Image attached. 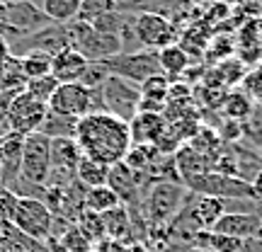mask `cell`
Wrapping results in <instances>:
<instances>
[{"mask_svg":"<svg viewBox=\"0 0 262 252\" xmlns=\"http://www.w3.org/2000/svg\"><path fill=\"white\" fill-rule=\"evenodd\" d=\"M73 139L85 158L104 165L122 163L131 146L129 124L110 112H93L80 117L75 122Z\"/></svg>","mask_w":262,"mask_h":252,"instance_id":"obj_1","label":"cell"},{"mask_svg":"<svg viewBox=\"0 0 262 252\" xmlns=\"http://www.w3.org/2000/svg\"><path fill=\"white\" fill-rule=\"evenodd\" d=\"M51 175V139L44 133H29L22 141V163H19V187L15 194H22V187L44 189Z\"/></svg>","mask_w":262,"mask_h":252,"instance_id":"obj_2","label":"cell"},{"mask_svg":"<svg viewBox=\"0 0 262 252\" xmlns=\"http://www.w3.org/2000/svg\"><path fill=\"white\" fill-rule=\"evenodd\" d=\"M185 199H187V189H185L182 182L158 179L143 194L141 211L146 216L148 225H168L175 218V214L182 209Z\"/></svg>","mask_w":262,"mask_h":252,"instance_id":"obj_3","label":"cell"},{"mask_svg":"<svg viewBox=\"0 0 262 252\" xmlns=\"http://www.w3.org/2000/svg\"><path fill=\"white\" fill-rule=\"evenodd\" d=\"M47 107L49 112L68 117V119H80L85 114L104 112L100 90H90L80 83H58Z\"/></svg>","mask_w":262,"mask_h":252,"instance_id":"obj_4","label":"cell"},{"mask_svg":"<svg viewBox=\"0 0 262 252\" xmlns=\"http://www.w3.org/2000/svg\"><path fill=\"white\" fill-rule=\"evenodd\" d=\"M66 29H68L71 49H75L85 61H107V58L122 54V41L119 39L97 32L93 25H88L83 19L68 22Z\"/></svg>","mask_w":262,"mask_h":252,"instance_id":"obj_5","label":"cell"},{"mask_svg":"<svg viewBox=\"0 0 262 252\" xmlns=\"http://www.w3.org/2000/svg\"><path fill=\"white\" fill-rule=\"evenodd\" d=\"M187 192L196 196H219V199H250L257 201L253 192V185L248 179L233 177V175H224V172H216V170H206L202 175H194L182 182Z\"/></svg>","mask_w":262,"mask_h":252,"instance_id":"obj_6","label":"cell"},{"mask_svg":"<svg viewBox=\"0 0 262 252\" xmlns=\"http://www.w3.org/2000/svg\"><path fill=\"white\" fill-rule=\"evenodd\" d=\"M12 225L19 233H25L32 240H49L51 231H54V214L39 196H19L15 216H12Z\"/></svg>","mask_w":262,"mask_h":252,"instance_id":"obj_7","label":"cell"},{"mask_svg":"<svg viewBox=\"0 0 262 252\" xmlns=\"http://www.w3.org/2000/svg\"><path fill=\"white\" fill-rule=\"evenodd\" d=\"M134 34H136L141 49L160 51L168 44H175L180 32L170 17L160 15L156 10H143V12L134 15Z\"/></svg>","mask_w":262,"mask_h":252,"instance_id":"obj_8","label":"cell"},{"mask_svg":"<svg viewBox=\"0 0 262 252\" xmlns=\"http://www.w3.org/2000/svg\"><path fill=\"white\" fill-rule=\"evenodd\" d=\"M110 75L124 78L134 85H141L143 80H148L150 75L160 73V63H158V51H150V49H139V51H124L117 56L107 58L104 61Z\"/></svg>","mask_w":262,"mask_h":252,"instance_id":"obj_9","label":"cell"},{"mask_svg":"<svg viewBox=\"0 0 262 252\" xmlns=\"http://www.w3.org/2000/svg\"><path fill=\"white\" fill-rule=\"evenodd\" d=\"M100 95H102L104 112L119 117L122 122L129 124L139 114V102H141L139 85L129 83L124 78H117V75H110L104 80V85L100 87Z\"/></svg>","mask_w":262,"mask_h":252,"instance_id":"obj_10","label":"cell"},{"mask_svg":"<svg viewBox=\"0 0 262 252\" xmlns=\"http://www.w3.org/2000/svg\"><path fill=\"white\" fill-rule=\"evenodd\" d=\"M47 114H49L47 104L34 100L25 90H19L12 97V102H10V129H12V133H17V136L37 133L41 129L44 119H47Z\"/></svg>","mask_w":262,"mask_h":252,"instance_id":"obj_11","label":"cell"},{"mask_svg":"<svg viewBox=\"0 0 262 252\" xmlns=\"http://www.w3.org/2000/svg\"><path fill=\"white\" fill-rule=\"evenodd\" d=\"M143 175L129 170L124 163H114L110 165V177H107V187L119 196L126 209H141L143 201Z\"/></svg>","mask_w":262,"mask_h":252,"instance_id":"obj_12","label":"cell"},{"mask_svg":"<svg viewBox=\"0 0 262 252\" xmlns=\"http://www.w3.org/2000/svg\"><path fill=\"white\" fill-rule=\"evenodd\" d=\"M51 22L49 17L41 12L34 0H27V3H15V5H5V15H3V27L12 29L15 34L25 37V34H32L37 29L49 27Z\"/></svg>","mask_w":262,"mask_h":252,"instance_id":"obj_13","label":"cell"},{"mask_svg":"<svg viewBox=\"0 0 262 252\" xmlns=\"http://www.w3.org/2000/svg\"><path fill=\"white\" fill-rule=\"evenodd\" d=\"M22 141L25 136L10 133L0 143V187L15 189L19 187V163H22Z\"/></svg>","mask_w":262,"mask_h":252,"instance_id":"obj_14","label":"cell"},{"mask_svg":"<svg viewBox=\"0 0 262 252\" xmlns=\"http://www.w3.org/2000/svg\"><path fill=\"white\" fill-rule=\"evenodd\" d=\"M262 225V209L253 214H238V211H226L219 221L214 223V233L233 235V238H250L260 233Z\"/></svg>","mask_w":262,"mask_h":252,"instance_id":"obj_15","label":"cell"},{"mask_svg":"<svg viewBox=\"0 0 262 252\" xmlns=\"http://www.w3.org/2000/svg\"><path fill=\"white\" fill-rule=\"evenodd\" d=\"M165 129H168V122L163 119V114L139 112L129 122L131 143H156Z\"/></svg>","mask_w":262,"mask_h":252,"instance_id":"obj_16","label":"cell"},{"mask_svg":"<svg viewBox=\"0 0 262 252\" xmlns=\"http://www.w3.org/2000/svg\"><path fill=\"white\" fill-rule=\"evenodd\" d=\"M85 65H88V61L75 49H63L51 56V75L58 83H78Z\"/></svg>","mask_w":262,"mask_h":252,"instance_id":"obj_17","label":"cell"},{"mask_svg":"<svg viewBox=\"0 0 262 252\" xmlns=\"http://www.w3.org/2000/svg\"><path fill=\"white\" fill-rule=\"evenodd\" d=\"M194 58H189V54L180 47L178 41L175 44H168L158 51V63H160V73L168 78L170 83L175 80H182V75L187 73V68L192 65Z\"/></svg>","mask_w":262,"mask_h":252,"instance_id":"obj_18","label":"cell"},{"mask_svg":"<svg viewBox=\"0 0 262 252\" xmlns=\"http://www.w3.org/2000/svg\"><path fill=\"white\" fill-rule=\"evenodd\" d=\"M189 204L196 216V223L202 225V231H211L214 223L228 211V204L219 196H196L189 192Z\"/></svg>","mask_w":262,"mask_h":252,"instance_id":"obj_19","label":"cell"},{"mask_svg":"<svg viewBox=\"0 0 262 252\" xmlns=\"http://www.w3.org/2000/svg\"><path fill=\"white\" fill-rule=\"evenodd\" d=\"M102 223H104V235L107 238L122 240V243H131V214L124 204L104 211Z\"/></svg>","mask_w":262,"mask_h":252,"instance_id":"obj_20","label":"cell"},{"mask_svg":"<svg viewBox=\"0 0 262 252\" xmlns=\"http://www.w3.org/2000/svg\"><path fill=\"white\" fill-rule=\"evenodd\" d=\"M39 8L51 25H68V22L78 19L80 0H39Z\"/></svg>","mask_w":262,"mask_h":252,"instance_id":"obj_21","label":"cell"},{"mask_svg":"<svg viewBox=\"0 0 262 252\" xmlns=\"http://www.w3.org/2000/svg\"><path fill=\"white\" fill-rule=\"evenodd\" d=\"M107 177H110V165L97 163V160H90V158H85V155H83V160L78 163V168H75V179H78L85 189L102 187V185H107Z\"/></svg>","mask_w":262,"mask_h":252,"instance_id":"obj_22","label":"cell"},{"mask_svg":"<svg viewBox=\"0 0 262 252\" xmlns=\"http://www.w3.org/2000/svg\"><path fill=\"white\" fill-rule=\"evenodd\" d=\"M224 119H233V122H241L243 124L250 114L255 112V102L243 93V90H231L226 93V100H224Z\"/></svg>","mask_w":262,"mask_h":252,"instance_id":"obj_23","label":"cell"},{"mask_svg":"<svg viewBox=\"0 0 262 252\" xmlns=\"http://www.w3.org/2000/svg\"><path fill=\"white\" fill-rule=\"evenodd\" d=\"M83 204L88 211H95V214H104V211H110L114 206H119V196L114 194L112 189L102 185V187H90L85 189V196H83Z\"/></svg>","mask_w":262,"mask_h":252,"instance_id":"obj_24","label":"cell"},{"mask_svg":"<svg viewBox=\"0 0 262 252\" xmlns=\"http://www.w3.org/2000/svg\"><path fill=\"white\" fill-rule=\"evenodd\" d=\"M17 58H19V65H22V73H25V80L41 78V75L51 73V56L47 51H25Z\"/></svg>","mask_w":262,"mask_h":252,"instance_id":"obj_25","label":"cell"},{"mask_svg":"<svg viewBox=\"0 0 262 252\" xmlns=\"http://www.w3.org/2000/svg\"><path fill=\"white\" fill-rule=\"evenodd\" d=\"M75 225H78V231L90 240V243H100V240H104L107 235H104V223H102V214H95V211H88V209H83L80 214L75 216Z\"/></svg>","mask_w":262,"mask_h":252,"instance_id":"obj_26","label":"cell"},{"mask_svg":"<svg viewBox=\"0 0 262 252\" xmlns=\"http://www.w3.org/2000/svg\"><path fill=\"white\" fill-rule=\"evenodd\" d=\"M75 122H78V119H68V117L49 112L44 124H41V129H39V133H44L49 139H73Z\"/></svg>","mask_w":262,"mask_h":252,"instance_id":"obj_27","label":"cell"},{"mask_svg":"<svg viewBox=\"0 0 262 252\" xmlns=\"http://www.w3.org/2000/svg\"><path fill=\"white\" fill-rule=\"evenodd\" d=\"M56 87H58V80L49 73V75H41V78H32V80H27V83H25V93L32 95V97L39 100V102L49 104V100H51V95H54Z\"/></svg>","mask_w":262,"mask_h":252,"instance_id":"obj_28","label":"cell"},{"mask_svg":"<svg viewBox=\"0 0 262 252\" xmlns=\"http://www.w3.org/2000/svg\"><path fill=\"white\" fill-rule=\"evenodd\" d=\"M235 54V39L233 37H226V34H216L214 39H209V44H206V51L204 56L216 61V63H221L226 58H231Z\"/></svg>","mask_w":262,"mask_h":252,"instance_id":"obj_29","label":"cell"},{"mask_svg":"<svg viewBox=\"0 0 262 252\" xmlns=\"http://www.w3.org/2000/svg\"><path fill=\"white\" fill-rule=\"evenodd\" d=\"M107 78H110V71H107L104 61H88V65H85V71L78 83L85 85V87H90V90H100Z\"/></svg>","mask_w":262,"mask_h":252,"instance_id":"obj_30","label":"cell"},{"mask_svg":"<svg viewBox=\"0 0 262 252\" xmlns=\"http://www.w3.org/2000/svg\"><path fill=\"white\" fill-rule=\"evenodd\" d=\"M139 90L143 97H150V100H158V102H165L168 100V90H170V80L163 73L150 75L148 80H143L139 85Z\"/></svg>","mask_w":262,"mask_h":252,"instance_id":"obj_31","label":"cell"},{"mask_svg":"<svg viewBox=\"0 0 262 252\" xmlns=\"http://www.w3.org/2000/svg\"><path fill=\"white\" fill-rule=\"evenodd\" d=\"M241 85H243V93L255 102V107H262V65H255L253 71L248 68Z\"/></svg>","mask_w":262,"mask_h":252,"instance_id":"obj_32","label":"cell"},{"mask_svg":"<svg viewBox=\"0 0 262 252\" xmlns=\"http://www.w3.org/2000/svg\"><path fill=\"white\" fill-rule=\"evenodd\" d=\"M110 10H117V3H114V0H80V12H78V19L90 22L93 17L102 15V12H110Z\"/></svg>","mask_w":262,"mask_h":252,"instance_id":"obj_33","label":"cell"},{"mask_svg":"<svg viewBox=\"0 0 262 252\" xmlns=\"http://www.w3.org/2000/svg\"><path fill=\"white\" fill-rule=\"evenodd\" d=\"M19 90H0V143L8 139L12 129H10V102Z\"/></svg>","mask_w":262,"mask_h":252,"instance_id":"obj_34","label":"cell"},{"mask_svg":"<svg viewBox=\"0 0 262 252\" xmlns=\"http://www.w3.org/2000/svg\"><path fill=\"white\" fill-rule=\"evenodd\" d=\"M19 196L12 192V189H3L0 187V218H5L12 223V216H15V209H17Z\"/></svg>","mask_w":262,"mask_h":252,"instance_id":"obj_35","label":"cell"},{"mask_svg":"<svg viewBox=\"0 0 262 252\" xmlns=\"http://www.w3.org/2000/svg\"><path fill=\"white\" fill-rule=\"evenodd\" d=\"M93 252H126V243L112 240V238H104V240L93 245Z\"/></svg>","mask_w":262,"mask_h":252,"instance_id":"obj_36","label":"cell"},{"mask_svg":"<svg viewBox=\"0 0 262 252\" xmlns=\"http://www.w3.org/2000/svg\"><path fill=\"white\" fill-rule=\"evenodd\" d=\"M241 252H262V238L260 235L243 238V243H241Z\"/></svg>","mask_w":262,"mask_h":252,"instance_id":"obj_37","label":"cell"},{"mask_svg":"<svg viewBox=\"0 0 262 252\" xmlns=\"http://www.w3.org/2000/svg\"><path fill=\"white\" fill-rule=\"evenodd\" d=\"M250 185H253V192H255V199L262 204V170L255 172V177L250 179Z\"/></svg>","mask_w":262,"mask_h":252,"instance_id":"obj_38","label":"cell"},{"mask_svg":"<svg viewBox=\"0 0 262 252\" xmlns=\"http://www.w3.org/2000/svg\"><path fill=\"white\" fill-rule=\"evenodd\" d=\"M10 56H12V51H10L8 39H5V37H3V34H0V65L5 63V61H8Z\"/></svg>","mask_w":262,"mask_h":252,"instance_id":"obj_39","label":"cell"},{"mask_svg":"<svg viewBox=\"0 0 262 252\" xmlns=\"http://www.w3.org/2000/svg\"><path fill=\"white\" fill-rule=\"evenodd\" d=\"M126 252H150L146 243H126Z\"/></svg>","mask_w":262,"mask_h":252,"instance_id":"obj_40","label":"cell"},{"mask_svg":"<svg viewBox=\"0 0 262 252\" xmlns=\"http://www.w3.org/2000/svg\"><path fill=\"white\" fill-rule=\"evenodd\" d=\"M257 54H260V65H262V17L257 19Z\"/></svg>","mask_w":262,"mask_h":252,"instance_id":"obj_41","label":"cell"},{"mask_svg":"<svg viewBox=\"0 0 262 252\" xmlns=\"http://www.w3.org/2000/svg\"><path fill=\"white\" fill-rule=\"evenodd\" d=\"M219 3H224L226 8H238V5H245L248 0H219Z\"/></svg>","mask_w":262,"mask_h":252,"instance_id":"obj_42","label":"cell"},{"mask_svg":"<svg viewBox=\"0 0 262 252\" xmlns=\"http://www.w3.org/2000/svg\"><path fill=\"white\" fill-rule=\"evenodd\" d=\"M0 3H5V5H15V3H27V0H0Z\"/></svg>","mask_w":262,"mask_h":252,"instance_id":"obj_43","label":"cell"},{"mask_svg":"<svg viewBox=\"0 0 262 252\" xmlns=\"http://www.w3.org/2000/svg\"><path fill=\"white\" fill-rule=\"evenodd\" d=\"M202 3H209V5H211V3H219V0H202Z\"/></svg>","mask_w":262,"mask_h":252,"instance_id":"obj_44","label":"cell"},{"mask_svg":"<svg viewBox=\"0 0 262 252\" xmlns=\"http://www.w3.org/2000/svg\"><path fill=\"white\" fill-rule=\"evenodd\" d=\"M187 252H196V250H187Z\"/></svg>","mask_w":262,"mask_h":252,"instance_id":"obj_45","label":"cell"}]
</instances>
